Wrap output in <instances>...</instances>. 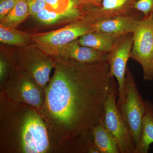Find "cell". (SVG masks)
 <instances>
[{
	"label": "cell",
	"instance_id": "1",
	"mask_svg": "<svg viewBox=\"0 0 153 153\" xmlns=\"http://www.w3.org/2000/svg\"><path fill=\"white\" fill-rule=\"evenodd\" d=\"M54 57L55 71L40 111L52 153H88L93 143L91 131L104 120L112 78L109 64Z\"/></svg>",
	"mask_w": 153,
	"mask_h": 153
},
{
	"label": "cell",
	"instance_id": "2",
	"mask_svg": "<svg viewBox=\"0 0 153 153\" xmlns=\"http://www.w3.org/2000/svg\"><path fill=\"white\" fill-rule=\"evenodd\" d=\"M0 153H52L40 111L0 92Z\"/></svg>",
	"mask_w": 153,
	"mask_h": 153
},
{
	"label": "cell",
	"instance_id": "3",
	"mask_svg": "<svg viewBox=\"0 0 153 153\" xmlns=\"http://www.w3.org/2000/svg\"><path fill=\"white\" fill-rule=\"evenodd\" d=\"M15 65L44 89L55 68V57L43 52L35 44L19 47L10 52Z\"/></svg>",
	"mask_w": 153,
	"mask_h": 153
},
{
	"label": "cell",
	"instance_id": "4",
	"mask_svg": "<svg viewBox=\"0 0 153 153\" xmlns=\"http://www.w3.org/2000/svg\"><path fill=\"white\" fill-rule=\"evenodd\" d=\"M94 22L83 15L58 30L31 36V40L43 52L57 57L61 49L68 43L94 31Z\"/></svg>",
	"mask_w": 153,
	"mask_h": 153
},
{
	"label": "cell",
	"instance_id": "5",
	"mask_svg": "<svg viewBox=\"0 0 153 153\" xmlns=\"http://www.w3.org/2000/svg\"><path fill=\"white\" fill-rule=\"evenodd\" d=\"M118 85L112 77L109 94L104 106L103 124L114 137L120 153H135L136 149L130 131L117 106Z\"/></svg>",
	"mask_w": 153,
	"mask_h": 153
},
{
	"label": "cell",
	"instance_id": "6",
	"mask_svg": "<svg viewBox=\"0 0 153 153\" xmlns=\"http://www.w3.org/2000/svg\"><path fill=\"white\" fill-rule=\"evenodd\" d=\"M0 92L14 102L30 105L40 111L45 99L44 88L16 66Z\"/></svg>",
	"mask_w": 153,
	"mask_h": 153
},
{
	"label": "cell",
	"instance_id": "7",
	"mask_svg": "<svg viewBox=\"0 0 153 153\" xmlns=\"http://www.w3.org/2000/svg\"><path fill=\"white\" fill-rule=\"evenodd\" d=\"M119 109L130 131L136 149L139 144L141 137L146 102L128 67L126 71V98Z\"/></svg>",
	"mask_w": 153,
	"mask_h": 153
},
{
	"label": "cell",
	"instance_id": "8",
	"mask_svg": "<svg viewBox=\"0 0 153 153\" xmlns=\"http://www.w3.org/2000/svg\"><path fill=\"white\" fill-rule=\"evenodd\" d=\"M131 58L141 66L144 80L153 81V14L143 18L134 32Z\"/></svg>",
	"mask_w": 153,
	"mask_h": 153
},
{
	"label": "cell",
	"instance_id": "9",
	"mask_svg": "<svg viewBox=\"0 0 153 153\" xmlns=\"http://www.w3.org/2000/svg\"><path fill=\"white\" fill-rule=\"evenodd\" d=\"M133 44V33L119 37L109 52L107 60L109 65L110 74L116 79L118 85V98L117 102L119 108L126 96V71Z\"/></svg>",
	"mask_w": 153,
	"mask_h": 153
},
{
	"label": "cell",
	"instance_id": "10",
	"mask_svg": "<svg viewBox=\"0 0 153 153\" xmlns=\"http://www.w3.org/2000/svg\"><path fill=\"white\" fill-rule=\"evenodd\" d=\"M137 0H103L94 7H82L83 15L94 22H100L137 11L134 8Z\"/></svg>",
	"mask_w": 153,
	"mask_h": 153
},
{
	"label": "cell",
	"instance_id": "11",
	"mask_svg": "<svg viewBox=\"0 0 153 153\" xmlns=\"http://www.w3.org/2000/svg\"><path fill=\"white\" fill-rule=\"evenodd\" d=\"M143 16L138 11L100 22H94V31L105 33L118 38L134 33Z\"/></svg>",
	"mask_w": 153,
	"mask_h": 153
},
{
	"label": "cell",
	"instance_id": "12",
	"mask_svg": "<svg viewBox=\"0 0 153 153\" xmlns=\"http://www.w3.org/2000/svg\"><path fill=\"white\" fill-rule=\"evenodd\" d=\"M107 54L106 52L81 46L76 39L62 48L57 57L82 63H95L107 60Z\"/></svg>",
	"mask_w": 153,
	"mask_h": 153
},
{
	"label": "cell",
	"instance_id": "13",
	"mask_svg": "<svg viewBox=\"0 0 153 153\" xmlns=\"http://www.w3.org/2000/svg\"><path fill=\"white\" fill-rule=\"evenodd\" d=\"M83 16L80 6L63 12H57L46 7L33 16L41 24L51 25L66 22H71Z\"/></svg>",
	"mask_w": 153,
	"mask_h": 153
},
{
	"label": "cell",
	"instance_id": "14",
	"mask_svg": "<svg viewBox=\"0 0 153 153\" xmlns=\"http://www.w3.org/2000/svg\"><path fill=\"white\" fill-rule=\"evenodd\" d=\"M117 38L105 33L94 31L81 36L77 41L81 46L108 53Z\"/></svg>",
	"mask_w": 153,
	"mask_h": 153
},
{
	"label": "cell",
	"instance_id": "15",
	"mask_svg": "<svg viewBox=\"0 0 153 153\" xmlns=\"http://www.w3.org/2000/svg\"><path fill=\"white\" fill-rule=\"evenodd\" d=\"M91 132L93 136L94 144L100 153H120L115 140L103 123L95 126Z\"/></svg>",
	"mask_w": 153,
	"mask_h": 153
},
{
	"label": "cell",
	"instance_id": "16",
	"mask_svg": "<svg viewBox=\"0 0 153 153\" xmlns=\"http://www.w3.org/2000/svg\"><path fill=\"white\" fill-rule=\"evenodd\" d=\"M145 102L146 111L143 119L141 137L135 153H148L150 146L153 143V103L149 100Z\"/></svg>",
	"mask_w": 153,
	"mask_h": 153
},
{
	"label": "cell",
	"instance_id": "17",
	"mask_svg": "<svg viewBox=\"0 0 153 153\" xmlns=\"http://www.w3.org/2000/svg\"><path fill=\"white\" fill-rule=\"evenodd\" d=\"M30 15L26 0H17L14 7L1 20V25L8 27L16 28Z\"/></svg>",
	"mask_w": 153,
	"mask_h": 153
},
{
	"label": "cell",
	"instance_id": "18",
	"mask_svg": "<svg viewBox=\"0 0 153 153\" xmlns=\"http://www.w3.org/2000/svg\"><path fill=\"white\" fill-rule=\"evenodd\" d=\"M30 40H32L29 34L0 24V42L1 44L22 47L28 45Z\"/></svg>",
	"mask_w": 153,
	"mask_h": 153
},
{
	"label": "cell",
	"instance_id": "19",
	"mask_svg": "<svg viewBox=\"0 0 153 153\" xmlns=\"http://www.w3.org/2000/svg\"><path fill=\"white\" fill-rule=\"evenodd\" d=\"M15 66L10 53L8 54L1 53L0 56V90L2 88Z\"/></svg>",
	"mask_w": 153,
	"mask_h": 153
},
{
	"label": "cell",
	"instance_id": "20",
	"mask_svg": "<svg viewBox=\"0 0 153 153\" xmlns=\"http://www.w3.org/2000/svg\"><path fill=\"white\" fill-rule=\"evenodd\" d=\"M45 1L47 8L58 12H63L80 6L78 0H45Z\"/></svg>",
	"mask_w": 153,
	"mask_h": 153
},
{
	"label": "cell",
	"instance_id": "21",
	"mask_svg": "<svg viewBox=\"0 0 153 153\" xmlns=\"http://www.w3.org/2000/svg\"><path fill=\"white\" fill-rule=\"evenodd\" d=\"M134 8L143 14V18L147 17L153 14V0H137Z\"/></svg>",
	"mask_w": 153,
	"mask_h": 153
},
{
	"label": "cell",
	"instance_id": "22",
	"mask_svg": "<svg viewBox=\"0 0 153 153\" xmlns=\"http://www.w3.org/2000/svg\"><path fill=\"white\" fill-rule=\"evenodd\" d=\"M31 16H34L47 7L45 0H26Z\"/></svg>",
	"mask_w": 153,
	"mask_h": 153
},
{
	"label": "cell",
	"instance_id": "23",
	"mask_svg": "<svg viewBox=\"0 0 153 153\" xmlns=\"http://www.w3.org/2000/svg\"><path fill=\"white\" fill-rule=\"evenodd\" d=\"M17 0H0V21L14 7Z\"/></svg>",
	"mask_w": 153,
	"mask_h": 153
},
{
	"label": "cell",
	"instance_id": "24",
	"mask_svg": "<svg viewBox=\"0 0 153 153\" xmlns=\"http://www.w3.org/2000/svg\"><path fill=\"white\" fill-rule=\"evenodd\" d=\"M81 7H94L100 5L103 0H78Z\"/></svg>",
	"mask_w": 153,
	"mask_h": 153
}]
</instances>
